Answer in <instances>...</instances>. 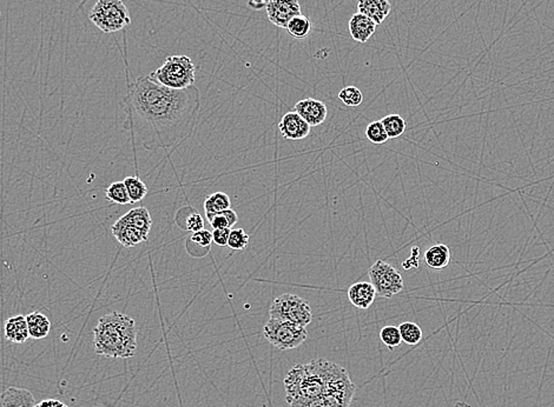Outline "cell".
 Here are the masks:
<instances>
[{"label":"cell","instance_id":"1","mask_svg":"<svg viewBox=\"0 0 554 407\" xmlns=\"http://www.w3.org/2000/svg\"><path fill=\"white\" fill-rule=\"evenodd\" d=\"M124 130L146 149H169L183 142L195 126L201 106L197 87L173 90L142 75L127 84Z\"/></svg>","mask_w":554,"mask_h":407},{"label":"cell","instance_id":"2","mask_svg":"<svg viewBox=\"0 0 554 407\" xmlns=\"http://www.w3.org/2000/svg\"><path fill=\"white\" fill-rule=\"evenodd\" d=\"M352 383L343 367L327 359H315L289 370L285 379V400L289 404L296 400L311 399Z\"/></svg>","mask_w":554,"mask_h":407},{"label":"cell","instance_id":"3","mask_svg":"<svg viewBox=\"0 0 554 407\" xmlns=\"http://www.w3.org/2000/svg\"><path fill=\"white\" fill-rule=\"evenodd\" d=\"M96 353L106 358H132L137 351V327L132 317L120 312L105 314L94 330Z\"/></svg>","mask_w":554,"mask_h":407},{"label":"cell","instance_id":"4","mask_svg":"<svg viewBox=\"0 0 554 407\" xmlns=\"http://www.w3.org/2000/svg\"><path fill=\"white\" fill-rule=\"evenodd\" d=\"M150 77L168 89L185 90L195 84V65L187 56H169Z\"/></svg>","mask_w":554,"mask_h":407},{"label":"cell","instance_id":"5","mask_svg":"<svg viewBox=\"0 0 554 407\" xmlns=\"http://www.w3.org/2000/svg\"><path fill=\"white\" fill-rule=\"evenodd\" d=\"M89 19L98 30L106 34H116L132 23L123 0H97L91 8Z\"/></svg>","mask_w":554,"mask_h":407},{"label":"cell","instance_id":"6","mask_svg":"<svg viewBox=\"0 0 554 407\" xmlns=\"http://www.w3.org/2000/svg\"><path fill=\"white\" fill-rule=\"evenodd\" d=\"M263 334L273 346L281 351H287L304 344L307 339L308 331L304 326L270 317L263 327Z\"/></svg>","mask_w":554,"mask_h":407},{"label":"cell","instance_id":"7","mask_svg":"<svg viewBox=\"0 0 554 407\" xmlns=\"http://www.w3.org/2000/svg\"><path fill=\"white\" fill-rule=\"evenodd\" d=\"M269 316L304 327H307L313 320V312L307 300L292 293L277 297L270 306Z\"/></svg>","mask_w":554,"mask_h":407},{"label":"cell","instance_id":"8","mask_svg":"<svg viewBox=\"0 0 554 407\" xmlns=\"http://www.w3.org/2000/svg\"><path fill=\"white\" fill-rule=\"evenodd\" d=\"M368 276L376 295L381 298H393L394 295H399L404 288V278L401 273L383 260L375 262L368 271Z\"/></svg>","mask_w":554,"mask_h":407},{"label":"cell","instance_id":"9","mask_svg":"<svg viewBox=\"0 0 554 407\" xmlns=\"http://www.w3.org/2000/svg\"><path fill=\"white\" fill-rule=\"evenodd\" d=\"M354 383L345 387L333 390L311 399L296 400L289 403L290 407H350L355 396Z\"/></svg>","mask_w":554,"mask_h":407},{"label":"cell","instance_id":"10","mask_svg":"<svg viewBox=\"0 0 554 407\" xmlns=\"http://www.w3.org/2000/svg\"><path fill=\"white\" fill-rule=\"evenodd\" d=\"M266 10L270 22L281 29H287L289 22L301 15L299 0H268Z\"/></svg>","mask_w":554,"mask_h":407},{"label":"cell","instance_id":"11","mask_svg":"<svg viewBox=\"0 0 554 407\" xmlns=\"http://www.w3.org/2000/svg\"><path fill=\"white\" fill-rule=\"evenodd\" d=\"M278 128L282 137L288 140H302L307 138L311 130L309 124L295 111L285 113V116L282 117L281 121L278 124Z\"/></svg>","mask_w":554,"mask_h":407},{"label":"cell","instance_id":"12","mask_svg":"<svg viewBox=\"0 0 554 407\" xmlns=\"http://www.w3.org/2000/svg\"><path fill=\"white\" fill-rule=\"evenodd\" d=\"M295 112L302 117L309 126L315 127L325 123L328 114V110L323 101L307 98L304 101H297L295 104Z\"/></svg>","mask_w":554,"mask_h":407},{"label":"cell","instance_id":"13","mask_svg":"<svg viewBox=\"0 0 554 407\" xmlns=\"http://www.w3.org/2000/svg\"><path fill=\"white\" fill-rule=\"evenodd\" d=\"M111 232H113V235L116 238L117 242L120 245H123L124 247L136 246V245H138L143 242H146L148 237H149L145 233H143L138 228L124 221L122 217L113 224V228H111Z\"/></svg>","mask_w":554,"mask_h":407},{"label":"cell","instance_id":"14","mask_svg":"<svg viewBox=\"0 0 554 407\" xmlns=\"http://www.w3.org/2000/svg\"><path fill=\"white\" fill-rule=\"evenodd\" d=\"M376 27L378 24L374 20L359 12L349 19V34L360 44H366L374 36Z\"/></svg>","mask_w":554,"mask_h":407},{"label":"cell","instance_id":"15","mask_svg":"<svg viewBox=\"0 0 554 407\" xmlns=\"http://www.w3.org/2000/svg\"><path fill=\"white\" fill-rule=\"evenodd\" d=\"M376 291L371 283L367 281H360L356 284H353L348 290L349 302L362 310H367L374 303Z\"/></svg>","mask_w":554,"mask_h":407},{"label":"cell","instance_id":"16","mask_svg":"<svg viewBox=\"0 0 554 407\" xmlns=\"http://www.w3.org/2000/svg\"><path fill=\"white\" fill-rule=\"evenodd\" d=\"M392 5L390 0H357V12L367 15L380 25L390 15Z\"/></svg>","mask_w":554,"mask_h":407},{"label":"cell","instance_id":"17","mask_svg":"<svg viewBox=\"0 0 554 407\" xmlns=\"http://www.w3.org/2000/svg\"><path fill=\"white\" fill-rule=\"evenodd\" d=\"M36 404L29 390L10 387L0 392V407H34Z\"/></svg>","mask_w":554,"mask_h":407},{"label":"cell","instance_id":"18","mask_svg":"<svg viewBox=\"0 0 554 407\" xmlns=\"http://www.w3.org/2000/svg\"><path fill=\"white\" fill-rule=\"evenodd\" d=\"M4 333L5 338L10 343L24 344L30 338L27 317L19 314V316L8 318V320L5 321Z\"/></svg>","mask_w":554,"mask_h":407},{"label":"cell","instance_id":"19","mask_svg":"<svg viewBox=\"0 0 554 407\" xmlns=\"http://www.w3.org/2000/svg\"><path fill=\"white\" fill-rule=\"evenodd\" d=\"M213 244V233L203 228L201 231L191 233L190 237L187 239V253L195 257V258H203L206 254L209 253L210 247Z\"/></svg>","mask_w":554,"mask_h":407},{"label":"cell","instance_id":"20","mask_svg":"<svg viewBox=\"0 0 554 407\" xmlns=\"http://www.w3.org/2000/svg\"><path fill=\"white\" fill-rule=\"evenodd\" d=\"M175 221L182 230L191 233L201 231L204 228V219L199 214V211L191 206H185L183 209H180L177 212Z\"/></svg>","mask_w":554,"mask_h":407},{"label":"cell","instance_id":"21","mask_svg":"<svg viewBox=\"0 0 554 407\" xmlns=\"http://www.w3.org/2000/svg\"><path fill=\"white\" fill-rule=\"evenodd\" d=\"M450 257H452V253H450V247L446 246L443 244H436L426 251L425 262L431 269L440 271V269H445L446 266H448L450 262Z\"/></svg>","mask_w":554,"mask_h":407},{"label":"cell","instance_id":"22","mask_svg":"<svg viewBox=\"0 0 554 407\" xmlns=\"http://www.w3.org/2000/svg\"><path fill=\"white\" fill-rule=\"evenodd\" d=\"M27 327L30 338L34 339H44L49 336L51 330V321L45 314L41 312H32L27 316Z\"/></svg>","mask_w":554,"mask_h":407},{"label":"cell","instance_id":"23","mask_svg":"<svg viewBox=\"0 0 554 407\" xmlns=\"http://www.w3.org/2000/svg\"><path fill=\"white\" fill-rule=\"evenodd\" d=\"M122 218L129 224L141 230L143 233H145L146 235H149L150 233L152 219H151L150 212L145 207H136V209H130L129 212L122 216Z\"/></svg>","mask_w":554,"mask_h":407},{"label":"cell","instance_id":"24","mask_svg":"<svg viewBox=\"0 0 554 407\" xmlns=\"http://www.w3.org/2000/svg\"><path fill=\"white\" fill-rule=\"evenodd\" d=\"M311 29H313V24L309 18L301 13L289 22L285 30L288 31V34L295 39H304V38L309 37Z\"/></svg>","mask_w":554,"mask_h":407},{"label":"cell","instance_id":"25","mask_svg":"<svg viewBox=\"0 0 554 407\" xmlns=\"http://www.w3.org/2000/svg\"><path fill=\"white\" fill-rule=\"evenodd\" d=\"M206 219L211 225V228H232L239 221L236 212L232 209H225L220 213L215 214H206Z\"/></svg>","mask_w":554,"mask_h":407},{"label":"cell","instance_id":"26","mask_svg":"<svg viewBox=\"0 0 554 407\" xmlns=\"http://www.w3.org/2000/svg\"><path fill=\"white\" fill-rule=\"evenodd\" d=\"M127 187V195L130 197L132 204L142 202L148 195V187L139 177L129 176L123 180Z\"/></svg>","mask_w":554,"mask_h":407},{"label":"cell","instance_id":"27","mask_svg":"<svg viewBox=\"0 0 554 407\" xmlns=\"http://www.w3.org/2000/svg\"><path fill=\"white\" fill-rule=\"evenodd\" d=\"M230 205H232V202L227 193L216 192L206 199L204 211H206V214H215V213H220L230 209Z\"/></svg>","mask_w":554,"mask_h":407},{"label":"cell","instance_id":"28","mask_svg":"<svg viewBox=\"0 0 554 407\" xmlns=\"http://www.w3.org/2000/svg\"><path fill=\"white\" fill-rule=\"evenodd\" d=\"M382 125L386 130L387 135L390 139L399 138L401 135H404L406 131V121H404L402 117L399 114H390L381 119Z\"/></svg>","mask_w":554,"mask_h":407},{"label":"cell","instance_id":"29","mask_svg":"<svg viewBox=\"0 0 554 407\" xmlns=\"http://www.w3.org/2000/svg\"><path fill=\"white\" fill-rule=\"evenodd\" d=\"M401 339L407 345H418L422 339V330L416 323L404 321L399 326Z\"/></svg>","mask_w":554,"mask_h":407},{"label":"cell","instance_id":"30","mask_svg":"<svg viewBox=\"0 0 554 407\" xmlns=\"http://www.w3.org/2000/svg\"><path fill=\"white\" fill-rule=\"evenodd\" d=\"M105 195L110 202L113 204H118V205H127L132 204L130 197L127 195V187L124 182H116L110 185L106 191H105Z\"/></svg>","mask_w":554,"mask_h":407},{"label":"cell","instance_id":"31","mask_svg":"<svg viewBox=\"0 0 554 407\" xmlns=\"http://www.w3.org/2000/svg\"><path fill=\"white\" fill-rule=\"evenodd\" d=\"M380 339H381L382 343L386 345L387 348H390V350L399 348L401 343H402L399 326H385V327L380 331Z\"/></svg>","mask_w":554,"mask_h":407},{"label":"cell","instance_id":"32","mask_svg":"<svg viewBox=\"0 0 554 407\" xmlns=\"http://www.w3.org/2000/svg\"><path fill=\"white\" fill-rule=\"evenodd\" d=\"M366 137H367L369 142L376 145H381L388 140V135H387L386 130L382 125L381 120H376L373 123L368 125L366 128Z\"/></svg>","mask_w":554,"mask_h":407},{"label":"cell","instance_id":"33","mask_svg":"<svg viewBox=\"0 0 554 407\" xmlns=\"http://www.w3.org/2000/svg\"><path fill=\"white\" fill-rule=\"evenodd\" d=\"M339 99H340L343 104L350 108H356L359 105L362 104L364 101V94L362 92L355 87H347L342 89L339 94Z\"/></svg>","mask_w":554,"mask_h":407},{"label":"cell","instance_id":"34","mask_svg":"<svg viewBox=\"0 0 554 407\" xmlns=\"http://www.w3.org/2000/svg\"><path fill=\"white\" fill-rule=\"evenodd\" d=\"M249 244V235L243 228H234L229 235L228 246L234 251H243Z\"/></svg>","mask_w":554,"mask_h":407},{"label":"cell","instance_id":"35","mask_svg":"<svg viewBox=\"0 0 554 407\" xmlns=\"http://www.w3.org/2000/svg\"><path fill=\"white\" fill-rule=\"evenodd\" d=\"M232 228H216L213 230V243L218 246H228L229 235H230Z\"/></svg>","mask_w":554,"mask_h":407},{"label":"cell","instance_id":"36","mask_svg":"<svg viewBox=\"0 0 554 407\" xmlns=\"http://www.w3.org/2000/svg\"><path fill=\"white\" fill-rule=\"evenodd\" d=\"M419 254V247H413L411 257L402 264L404 269H407V271L411 269H418L419 267V262H418Z\"/></svg>","mask_w":554,"mask_h":407},{"label":"cell","instance_id":"37","mask_svg":"<svg viewBox=\"0 0 554 407\" xmlns=\"http://www.w3.org/2000/svg\"><path fill=\"white\" fill-rule=\"evenodd\" d=\"M34 407H69L65 405L63 401L57 399H45L41 400L39 403L36 404Z\"/></svg>","mask_w":554,"mask_h":407},{"label":"cell","instance_id":"38","mask_svg":"<svg viewBox=\"0 0 554 407\" xmlns=\"http://www.w3.org/2000/svg\"><path fill=\"white\" fill-rule=\"evenodd\" d=\"M0 15H1V13H0Z\"/></svg>","mask_w":554,"mask_h":407}]
</instances>
